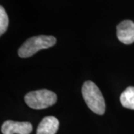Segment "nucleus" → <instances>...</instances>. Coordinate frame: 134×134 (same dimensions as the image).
<instances>
[{
  "label": "nucleus",
  "mask_w": 134,
  "mask_h": 134,
  "mask_svg": "<svg viewBox=\"0 0 134 134\" xmlns=\"http://www.w3.org/2000/svg\"><path fill=\"white\" fill-rule=\"evenodd\" d=\"M8 16L5 11V8L1 6L0 7V34L2 35L6 31L8 26Z\"/></svg>",
  "instance_id": "nucleus-8"
},
{
  "label": "nucleus",
  "mask_w": 134,
  "mask_h": 134,
  "mask_svg": "<svg viewBox=\"0 0 134 134\" xmlns=\"http://www.w3.org/2000/svg\"><path fill=\"white\" fill-rule=\"evenodd\" d=\"M121 105L125 108L134 110V86L127 87L120 96Z\"/></svg>",
  "instance_id": "nucleus-7"
},
{
  "label": "nucleus",
  "mask_w": 134,
  "mask_h": 134,
  "mask_svg": "<svg viewBox=\"0 0 134 134\" xmlns=\"http://www.w3.org/2000/svg\"><path fill=\"white\" fill-rule=\"evenodd\" d=\"M59 121L54 116L45 117L39 124L37 134H55L58 130Z\"/></svg>",
  "instance_id": "nucleus-6"
},
{
  "label": "nucleus",
  "mask_w": 134,
  "mask_h": 134,
  "mask_svg": "<svg viewBox=\"0 0 134 134\" xmlns=\"http://www.w3.org/2000/svg\"><path fill=\"white\" fill-rule=\"evenodd\" d=\"M57 40L53 36L40 35L29 38L19 48L18 54L20 58H26L33 56L42 49H47L56 44Z\"/></svg>",
  "instance_id": "nucleus-2"
},
{
  "label": "nucleus",
  "mask_w": 134,
  "mask_h": 134,
  "mask_svg": "<svg viewBox=\"0 0 134 134\" xmlns=\"http://www.w3.org/2000/svg\"><path fill=\"white\" fill-rule=\"evenodd\" d=\"M82 95L86 105L90 110L98 115L105 113V101L98 87L91 81L84 82L82 86Z\"/></svg>",
  "instance_id": "nucleus-1"
},
{
  "label": "nucleus",
  "mask_w": 134,
  "mask_h": 134,
  "mask_svg": "<svg viewBox=\"0 0 134 134\" xmlns=\"http://www.w3.org/2000/svg\"><path fill=\"white\" fill-rule=\"evenodd\" d=\"M57 101V96L48 90L30 92L25 96V102L34 110H43L54 105Z\"/></svg>",
  "instance_id": "nucleus-3"
},
{
  "label": "nucleus",
  "mask_w": 134,
  "mask_h": 134,
  "mask_svg": "<svg viewBox=\"0 0 134 134\" xmlns=\"http://www.w3.org/2000/svg\"><path fill=\"white\" fill-rule=\"evenodd\" d=\"M117 37L120 42L129 45L134 43V23L124 20L117 25Z\"/></svg>",
  "instance_id": "nucleus-5"
},
{
  "label": "nucleus",
  "mask_w": 134,
  "mask_h": 134,
  "mask_svg": "<svg viewBox=\"0 0 134 134\" xmlns=\"http://www.w3.org/2000/svg\"><path fill=\"white\" fill-rule=\"evenodd\" d=\"M32 130L33 127L30 122H19L8 120L2 125L1 131L3 134H30Z\"/></svg>",
  "instance_id": "nucleus-4"
}]
</instances>
